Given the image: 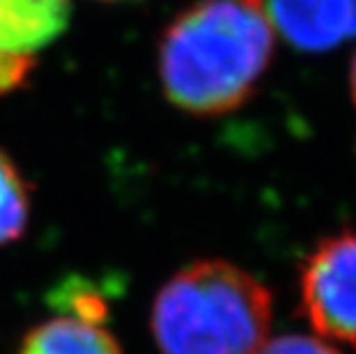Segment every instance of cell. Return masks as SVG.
Returning <instances> with one entry per match:
<instances>
[{"label":"cell","mask_w":356,"mask_h":354,"mask_svg":"<svg viewBox=\"0 0 356 354\" xmlns=\"http://www.w3.org/2000/svg\"><path fill=\"white\" fill-rule=\"evenodd\" d=\"M274 44L267 0H193L159 44L165 99L198 118L239 108L267 72Z\"/></svg>","instance_id":"obj_1"},{"label":"cell","mask_w":356,"mask_h":354,"mask_svg":"<svg viewBox=\"0 0 356 354\" xmlns=\"http://www.w3.org/2000/svg\"><path fill=\"white\" fill-rule=\"evenodd\" d=\"M149 325L161 354H257L271 292L232 262L198 260L159 290Z\"/></svg>","instance_id":"obj_2"},{"label":"cell","mask_w":356,"mask_h":354,"mask_svg":"<svg viewBox=\"0 0 356 354\" xmlns=\"http://www.w3.org/2000/svg\"><path fill=\"white\" fill-rule=\"evenodd\" d=\"M301 301L317 334L356 343V230L327 239L310 255Z\"/></svg>","instance_id":"obj_3"},{"label":"cell","mask_w":356,"mask_h":354,"mask_svg":"<svg viewBox=\"0 0 356 354\" xmlns=\"http://www.w3.org/2000/svg\"><path fill=\"white\" fill-rule=\"evenodd\" d=\"M276 33L294 47L322 51L356 37V0H267Z\"/></svg>","instance_id":"obj_4"},{"label":"cell","mask_w":356,"mask_h":354,"mask_svg":"<svg viewBox=\"0 0 356 354\" xmlns=\"http://www.w3.org/2000/svg\"><path fill=\"white\" fill-rule=\"evenodd\" d=\"M70 0H0V54L35 56L67 30Z\"/></svg>","instance_id":"obj_5"},{"label":"cell","mask_w":356,"mask_h":354,"mask_svg":"<svg viewBox=\"0 0 356 354\" xmlns=\"http://www.w3.org/2000/svg\"><path fill=\"white\" fill-rule=\"evenodd\" d=\"M19 354H122L102 320L63 313L28 331Z\"/></svg>","instance_id":"obj_6"},{"label":"cell","mask_w":356,"mask_h":354,"mask_svg":"<svg viewBox=\"0 0 356 354\" xmlns=\"http://www.w3.org/2000/svg\"><path fill=\"white\" fill-rule=\"evenodd\" d=\"M30 193L21 170L0 150V246L12 244L26 232Z\"/></svg>","instance_id":"obj_7"},{"label":"cell","mask_w":356,"mask_h":354,"mask_svg":"<svg viewBox=\"0 0 356 354\" xmlns=\"http://www.w3.org/2000/svg\"><path fill=\"white\" fill-rule=\"evenodd\" d=\"M257 354H340V352L336 348H331L322 338L290 334V336H278L274 341H267L257 350Z\"/></svg>","instance_id":"obj_8"},{"label":"cell","mask_w":356,"mask_h":354,"mask_svg":"<svg viewBox=\"0 0 356 354\" xmlns=\"http://www.w3.org/2000/svg\"><path fill=\"white\" fill-rule=\"evenodd\" d=\"M35 67V56L0 54V97L19 90L30 79Z\"/></svg>","instance_id":"obj_9"},{"label":"cell","mask_w":356,"mask_h":354,"mask_svg":"<svg viewBox=\"0 0 356 354\" xmlns=\"http://www.w3.org/2000/svg\"><path fill=\"white\" fill-rule=\"evenodd\" d=\"M350 83H352V97H354V104H356V56H354V63H352V74H350Z\"/></svg>","instance_id":"obj_10"},{"label":"cell","mask_w":356,"mask_h":354,"mask_svg":"<svg viewBox=\"0 0 356 354\" xmlns=\"http://www.w3.org/2000/svg\"><path fill=\"white\" fill-rule=\"evenodd\" d=\"M111 3H113V0H111Z\"/></svg>","instance_id":"obj_11"}]
</instances>
